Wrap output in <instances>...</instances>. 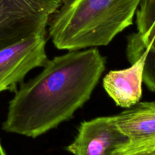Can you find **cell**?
<instances>
[{
	"instance_id": "6da1fadb",
	"label": "cell",
	"mask_w": 155,
	"mask_h": 155,
	"mask_svg": "<svg viewBox=\"0 0 155 155\" xmlns=\"http://www.w3.org/2000/svg\"><path fill=\"white\" fill-rule=\"evenodd\" d=\"M104 70L105 59L96 47L48 60L15 91L2 129L35 138L55 129L90 99Z\"/></svg>"
},
{
	"instance_id": "7a4b0ae2",
	"label": "cell",
	"mask_w": 155,
	"mask_h": 155,
	"mask_svg": "<svg viewBox=\"0 0 155 155\" xmlns=\"http://www.w3.org/2000/svg\"><path fill=\"white\" fill-rule=\"evenodd\" d=\"M141 0H68L51 18L48 33L61 50L107 46L133 23Z\"/></svg>"
},
{
	"instance_id": "3957f363",
	"label": "cell",
	"mask_w": 155,
	"mask_h": 155,
	"mask_svg": "<svg viewBox=\"0 0 155 155\" xmlns=\"http://www.w3.org/2000/svg\"><path fill=\"white\" fill-rule=\"evenodd\" d=\"M61 0H0V50L33 35H46Z\"/></svg>"
},
{
	"instance_id": "277c9868",
	"label": "cell",
	"mask_w": 155,
	"mask_h": 155,
	"mask_svg": "<svg viewBox=\"0 0 155 155\" xmlns=\"http://www.w3.org/2000/svg\"><path fill=\"white\" fill-rule=\"evenodd\" d=\"M46 44L45 35H33L0 50V93L15 91L30 71L44 66Z\"/></svg>"
},
{
	"instance_id": "5b68a950",
	"label": "cell",
	"mask_w": 155,
	"mask_h": 155,
	"mask_svg": "<svg viewBox=\"0 0 155 155\" xmlns=\"http://www.w3.org/2000/svg\"><path fill=\"white\" fill-rule=\"evenodd\" d=\"M128 141V137L117 126L115 116H101L82 122L66 150L73 155H113Z\"/></svg>"
},
{
	"instance_id": "8992f818",
	"label": "cell",
	"mask_w": 155,
	"mask_h": 155,
	"mask_svg": "<svg viewBox=\"0 0 155 155\" xmlns=\"http://www.w3.org/2000/svg\"><path fill=\"white\" fill-rule=\"evenodd\" d=\"M135 17L138 31L128 37L126 56L132 64L143 52L147 53L144 82L155 92V0H141Z\"/></svg>"
},
{
	"instance_id": "52a82bcc",
	"label": "cell",
	"mask_w": 155,
	"mask_h": 155,
	"mask_svg": "<svg viewBox=\"0 0 155 155\" xmlns=\"http://www.w3.org/2000/svg\"><path fill=\"white\" fill-rule=\"evenodd\" d=\"M146 56L144 51L129 68L112 70L104 78V90L119 107L128 109L140 102Z\"/></svg>"
},
{
	"instance_id": "ba28073f",
	"label": "cell",
	"mask_w": 155,
	"mask_h": 155,
	"mask_svg": "<svg viewBox=\"0 0 155 155\" xmlns=\"http://www.w3.org/2000/svg\"><path fill=\"white\" fill-rule=\"evenodd\" d=\"M115 119L129 141L155 138V101L138 102L115 116Z\"/></svg>"
},
{
	"instance_id": "9c48e42d",
	"label": "cell",
	"mask_w": 155,
	"mask_h": 155,
	"mask_svg": "<svg viewBox=\"0 0 155 155\" xmlns=\"http://www.w3.org/2000/svg\"><path fill=\"white\" fill-rule=\"evenodd\" d=\"M113 155H155V138L128 141Z\"/></svg>"
},
{
	"instance_id": "30bf717a",
	"label": "cell",
	"mask_w": 155,
	"mask_h": 155,
	"mask_svg": "<svg viewBox=\"0 0 155 155\" xmlns=\"http://www.w3.org/2000/svg\"><path fill=\"white\" fill-rule=\"evenodd\" d=\"M0 155H6V153H5V150H4L1 142H0Z\"/></svg>"
},
{
	"instance_id": "8fae6325",
	"label": "cell",
	"mask_w": 155,
	"mask_h": 155,
	"mask_svg": "<svg viewBox=\"0 0 155 155\" xmlns=\"http://www.w3.org/2000/svg\"><path fill=\"white\" fill-rule=\"evenodd\" d=\"M61 1H62V3H63V2H66V1H68V0H61Z\"/></svg>"
}]
</instances>
